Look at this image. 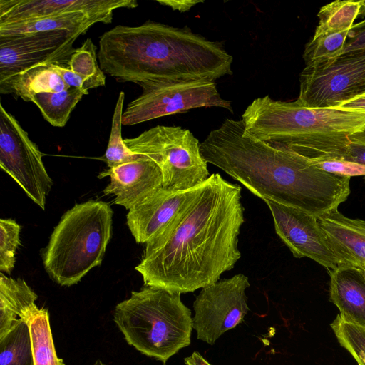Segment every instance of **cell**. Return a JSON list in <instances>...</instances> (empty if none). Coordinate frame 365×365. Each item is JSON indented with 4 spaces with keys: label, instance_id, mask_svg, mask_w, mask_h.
Wrapping results in <instances>:
<instances>
[{
    "label": "cell",
    "instance_id": "1",
    "mask_svg": "<svg viewBox=\"0 0 365 365\" xmlns=\"http://www.w3.org/2000/svg\"><path fill=\"white\" fill-rule=\"evenodd\" d=\"M242 188L213 173L189 207L145 244L135 269L145 286L177 294L216 283L241 257Z\"/></svg>",
    "mask_w": 365,
    "mask_h": 365
},
{
    "label": "cell",
    "instance_id": "2",
    "mask_svg": "<svg viewBox=\"0 0 365 365\" xmlns=\"http://www.w3.org/2000/svg\"><path fill=\"white\" fill-rule=\"evenodd\" d=\"M202 157L252 194L317 217L338 209L350 194L349 177L320 170L309 158L250 135L242 120L227 118L200 143Z\"/></svg>",
    "mask_w": 365,
    "mask_h": 365
},
{
    "label": "cell",
    "instance_id": "3",
    "mask_svg": "<svg viewBox=\"0 0 365 365\" xmlns=\"http://www.w3.org/2000/svg\"><path fill=\"white\" fill-rule=\"evenodd\" d=\"M97 55L104 73L120 82L215 81L233 73V58L222 42L187 26L152 21L106 31Z\"/></svg>",
    "mask_w": 365,
    "mask_h": 365
},
{
    "label": "cell",
    "instance_id": "4",
    "mask_svg": "<svg viewBox=\"0 0 365 365\" xmlns=\"http://www.w3.org/2000/svg\"><path fill=\"white\" fill-rule=\"evenodd\" d=\"M245 129L271 145L308 158H343L349 137L365 130V113L313 108L259 97L242 115Z\"/></svg>",
    "mask_w": 365,
    "mask_h": 365
},
{
    "label": "cell",
    "instance_id": "5",
    "mask_svg": "<svg viewBox=\"0 0 365 365\" xmlns=\"http://www.w3.org/2000/svg\"><path fill=\"white\" fill-rule=\"evenodd\" d=\"M113 319L128 344L165 365L191 343V312L180 294L145 286L118 303Z\"/></svg>",
    "mask_w": 365,
    "mask_h": 365
},
{
    "label": "cell",
    "instance_id": "6",
    "mask_svg": "<svg viewBox=\"0 0 365 365\" xmlns=\"http://www.w3.org/2000/svg\"><path fill=\"white\" fill-rule=\"evenodd\" d=\"M113 210L105 202L77 203L55 227L43 254L44 268L61 286L77 284L103 259L112 234Z\"/></svg>",
    "mask_w": 365,
    "mask_h": 365
},
{
    "label": "cell",
    "instance_id": "7",
    "mask_svg": "<svg viewBox=\"0 0 365 365\" xmlns=\"http://www.w3.org/2000/svg\"><path fill=\"white\" fill-rule=\"evenodd\" d=\"M124 141L133 153L144 155L158 163L164 188L192 189L204 183L210 175L200 143L187 129L157 125Z\"/></svg>",
    "mask_w": 365,
    "mask_h": 365
},
{
    "label": "cell",
    "instance_id": "8",
    "mask_svg": "<svg viewBox=\"0 0 365 365\" xmlns=\"http://www.w3.org/2000/svg\"><path fill=\"white\" fill-rule=\"evenodd\" d=\"M138 85L143 92L127 105L123 125H134L198 108L219 107L233 113L231 102L221 97L215 81H145Z\"/></svg>",
    "mask_w": 365,
    "mask_h": 365
},
{
    "label": "cell",
    "instance_id": "9",
    "mask_svg": "<svg viewBox=\"0 0 365 365\" xmlns=\"http://www.w3.org/2000/svg\"><path fill=\"white\" fill-rule=\"evenodd\" d=\"M365 92V51L342 54L304 67L297 101L313 108H333Z\"/></svg>",
    "mask_w": 365,
    "mask_h": 365
},
{
    "label": "cell",
    "instance_id": "10",
    "mask_svg": "<svg viewBox=\"0 0 365 365\" xmlns=\"http://www.w3.org/2000/svg\"><path fill=\"white\" fill-rule=\"evenodd\" d=\"M42 153L17 120L0 104V167L44 210L53 184Z\"/></svg>",
    "mask_w": 365,
    "mask_h": 365
},
{
    "label": "cell",
    "instance_id": "11",
    "mask_svg": "<svg viewBox=\"0 0 365 365\" xmlns=\"http://www.w3.org/2000/svg\"><path fill=\"white\" fill-rule=\"evenodd\" d=\"M249 287L248 277L240 273L201 289L193 303L192 317L199 340L213 345L243 321L250 310L245 294Z\"/></svg>",
    "mask_w": 365,
    "mask_h": 365
},
{
    "label": "cell",
    "instance_id": "12",
    "mask_svg": "<svg viewBox=\"0 0 365 365\" xmlns=\"http://www.w3.org/2000/svg\"><path fill=\"white\" fill-rule=\"evenodd\" d=\"M83 31L57 30L0 36V81L41 64L68 66L73 45Z\"/></svg>",
    "mask_w": 365,
    "mask_h": 365
},
{
    "label": "cell",
    "instance_id": "13",
    "mask_svg": "<svg viewBox=\"0 0 365 365\" xmlns=\"http://www.w3.org/2000/svg\"><path fill=\"white\" fill-rule=\"evenodd\" d=\"M276 234L296 258L308 257L328 271L345 265L331 249L317 217L299 209L264 200Z\"/></svg>",
    "mask_w": 365,
    "mask_h": 365
},
{
    "label": "cell",
    "instance_id": "14",
    "mask_svg": "<svg viewBox=\"0 0 365 365\" xmlns=\"http://www.w3.org/2000/svg\"><path fill=\"white\" fill-rule=\"evenodd\" d=\"M202 184L184 190L162 187L130 210L126 222L136 242L146 244L170 226L192 202Z\"/></svg>",
    "mask_w": 365,
    "mask_h": 365
},
{
    "label": "cell",
    "instance_id": "15",
    "mask_svg": "<svg viewBox=\"0 0 365 365\" xmlns=\"http://www.w3.org/2000/svg\"><path fill=\"white\" fill-rule=\"evenodd\" d=\"M135 0H0V23L68 13H84L110 24L114 10L133 9Z\"/></svg>",
    "mask_w": 365,
    "mask_h": 365
},
{
    "label": "cell",
    "instance_id": "16",
    "mask_svg": "<svg viewBox=\"0 0 365 365\" xmlns=\"http://www.w3.org/2000/svg\"><path fill=\"white\" fill-rule=\"evenodd\" d=\"M108 175L110 182L104 189V195H114V203L128 210L161 188L163 183L162 170L158 163L140 154L132 161L105 170L99 173L98 178Z\"/></svg>",
    "mask_w": 365,
    "mask_h": 365
},
{
    "label": "cell",
    "instance_id": "17",
    "mask_svg": "<svg viewBox=\"0 0 365 365\" xmlns=\"http://www.w3.org/2000/svg\"><path fill=\"white\" fill-rule=\"evenodd\" d=\"M317 220L344 264L365 266V220L348 217L338 209L318 217Z\"/></svg>",
    "mask_w": 365,
    "mask_h": 365
},
{
    "label": "cell",
    "instance_id": "18",
    "mask_svg": "<svg viewBox=\"0 0 365 365\" xmlns=\"http://www.w3.org/2000/svg\"><path fill=\"white\" fill-rule=\"evenodd\" d=\"M330 301L349 323L365 328V273L359 267L345 264L329 271Z\"/></svg>",
    "mask_w": 365,
    "mask_h": 365
},
{
    "label": "cell",
    "instance_id": "19",
    "mask_svg": "<svg viewBox=\"0 0 365 365\" xmlns=\"http://www.w3.org/2000/svg\"><path fill=\"white\" fill-rule=\"evenodd\" d=\"M36 294L21 278L0 274V337L20 321L29 322L39 310Z\"/></svg>",
    "mask_w": 365,
    "mask_h": 365
},
{
    "label": "cell",
    "instance_id": "20",
    "mask_svg": "<svg viewBox=\"0 0 365 365\" xmlns=\"http://www.w3.org/2000/svg\"><path fill=\"white\" fill-rule=\"evenodd\" d=\"M68 88L52 64L37 65L0 81L1 94H13L27 102H31L36 94L60 92Z\"/></svg>",
    "mask_w": 365,
    "mask_h": 365
},
{
    "label": "cell",
    "instance_id": "21",
    "mask_svg": "<svg viewBox=\"0 0 365 365\" xmlns=\"http://www.w3.org/2000/svg\"><path fill=\"white\" fill-rule=\"evenodd\" d=\"M98 20L84 13L29 19L0 23V36H10L57 30L87 31Z\"/></svg>",
    "mask_w": 365,
    "mask_h": 365
},
{
    "label": "cell",
    "instance_id": "22",
    "mask_svg": "<svg viewBox=\"0 0 365 365\" xmlns=\"http://www.w3.org/2000/svg\"><path fill=\"white\" fill-rule=\"evenodd\" d=\"M88 93L87 91L70 87L60 92L36 94L31 102L38 106L44 119L51 125L62 128L77 103Z\"/></svg>",
    "mask_w": 365,
    "mask_h": 365
},
{
    "label": "cell",
    "instance_id": "23",
    "mask_svg": "<svg viewBox=\"0 0 365 365\" xmlns=\"http://www.w3.org/2000/svg\"><path fill=\"white\" fill-rule=\"evenodd\" d=\"M0 365H34L28 322L20 321L0 337Z\"/></svg>",
    "mask_w": 365,
    "mask_h": 365
},
{
    "label": "cell",
    "instance_id": "24",
    "mask_svg": "<svg viewBox=\"0 0 365 365\" xmlns=\"http://www.w3.org/2000/svg\"><path fill=\"white\" fill-rule=\"evenodd\" d=\"M29 325L34 365H64L56 353L48 309H39L30 319Z\"/></svg>",
    "mask_w": 365,
    "mask_h": 365
},
{
    "label": "cell",
    "instance_id": "25",
    "mask_svg": "<svg viewBox=\"0 0 365 365\" xmlns=\"http://www.w3.org/2000/svg\"><path fill=\"white\" fill-rule=\"evenodd\" d=\"M350 31H317L306 44L303 58L305 66L335 59L344 53Z\"/></svg>",
    "mask_w": 365,
    "mask_h": 365
},
{
    "label": "cell",
    "instance_id": "26",
    "mask_svg": "<svg viewBox=\"0 0 365 365\" xmlns=\"http://www.w3.org/2000/svg\"><path fill=\"white\" fill-rule=\"evenodd\" d=\"M364 4L362 0H337L322 6L317 14L319 22L315 30L351 31Z\"/></svg>",
    "mask_w": 365,
    "mask_h": 365
},
{
    "label": "cell",
    "instance_id": "27",
    "mask_svg": "<svg viewBox=\"0 0 365 365\" xmlns=\"http://www.w3.org/2000/svg\"><path fill=\"white\" fill-rule=\"evenodd\" d=\"M96 49L92 40L88 38L81 47L76 48L68 63L71 71L86 80L88 90L106 84V75L97 61Z\"/></svg>",
    "mask_w": 365,
    "mask_h": 365
},
{
    "label": "cell",
    "instance_id": "28",
    "mask_svg": "<svg viewBox=\"0 0 365 365\" xmlns=\"http://www.w3.org/2000/svg\"><path fill=\"white\" fill-rule=\"evenodd\" d=\"M125 99L123 91L120 92L112 118L111 130L108 146L102 159L112 169L133 160L138 154L133 153L122 138V116Z\"/></svg>",
    "mask_w": 365,
    "mask_h": 365
},
{
    "label": "cell",
    "instance_id": "29",
    "mask_svg": "<svg viewBox=\"0 0 365 365\" xmlns=\"http://www.w3.org/2000/svg\"><path fill=\"white\" fill-rule=\"evenodd\" d=\"M331 327L340 345L359 365H365V328L344 320L339 314Z\"/></svg>",
    "mask_w": 365,
    "mask_h": 365
},
{
    "label": "cell",
    "instance_id": "30",
    "mask_svg": "<svg viewBox=\"0 0 365 365\" xmlns=\"http://www.w3.org/2000/svg\"><path fill=\"white\" fill-rule=\"evenodd\" d=\"M21 226L14 220H0V271L10 274L15 264V254L20 245Z\"/></svg>",
    "mask_w": 365,
    "mask_h": 365
},
{
    "label": "cell",
    "instance_id": "31",
    "mask_svg": "<svg viewBox=\"0 0 365 365\" xmlns=\"http://www.w3.org/2000/svg\"><path fill=\"white\" fill-rule=\"evenodd\" d=\"M309 158L314 165L325 172L343 177L364 176L365 178V165H364L342 158Z\"/></svg>",
    "mask_w": 365,
    "mask_h": 365
},
{
    "label": "cell",
    "instance_id": "32",
    "mask_svg": "<svg viewBox=\"0 0 365 365\" xmlns=\"http://www.w3.org/2000/svg\"><path fill=\"white\" fill-rule=\"evenodd\" d=\"M345 160L365 165V130L349 137Z\"/></svg>",
    "mask_w": 365,
    "mask_h": 365
},
{
    "label": "cell",
    "instance_id": "33",
    "mask_svg": "<svg viewBox=\"0 0 365 365\" xmlns=\"http://www.w3.org/2000/svg\"><path fill=\"white\" fill-rule=\"evenodd\" d=\"M358 51H365V19L352 26L343 54Z\"/></svg>",
    "mask_w": 365,
    "mask_h": 365
},
{
    "label": "cell",
    "instance_id": "34",
    "mask_svg": "<svg viewBox=\"0 0 365 365\" xmlns=\"http://www.w3.org/2000/svg\"><path fill=\"white\" fill-rule=\"evenodd\" d=\"M52 66L59 73L68 87L88 91L86 80L71 71L68 66L59 64H52Z\"/></svg>",
    "mask_w": 365,
    "mask_h": 365
},
{
    "label": "cell",
    "instance_id": "35",
    "mask_svg": "<svg viewBox=\"0 0 365 365\" xmlns=\"http://www.w3.org/2000/svg\"><path fill=\"white\" fill-rule=\"evenodd\" d=\"M344 111L365 113V92L333 108Z\"/></svg>",
    "mask_w": 365,
    "mask_h": 365
},
{
    "label": "cell",
    "instance_id": "36",
    "mask_svg": "<svg viewBox=\"0 0 365 365\" xmlns=\"http://www.w3.org/2000/svg\"><path fill=\"white\" fill-rule=\"evenodd\" d=\"M157 1L163 6H169L173 10H177L180 12L187 11L196 4L203 2L201 0H157Z\"/></svg>",
    "mask_w": 365,
    "mask_h": 365
},
{
    "label": "cell",
    "instance_id": "37",
    "mask_svg": "<svg viewBox=\"0 0 365 365\" xmlns=\"http://www.w3.org/2000/svg\"><path fill=\"white\" fill-rule=\"evenodd\" d=\"M184 361L185 365H212L198 351L185 358Z\"/></svg>",
    "mask_w": 365,
    "mask_h": 365
},
{
    "label": "cell",
    "instance_id": "38",
    "mask_svg": "<svg viewBox=\"0 0 365 365\" xmlns=\"http://www.w3.org/2000/svg\"><path fill=\"white\" fill-rule=\"evenodd\" d=\"M94 365H106V364L103 361H101V360L98 359L95 362Z\"/></svg>",
    "mask_w": 365,
    "mask_h": 365
},
{
    "label": "cell",
    "instance_id": "39",
    "mask_svg": "<svg viewBox=\"0 0 365 365\" xmlns=\"http://www.w3.org/2000/svg\"><path fill=\"white\" fill-rule=\"evenodd\" d=\"M359 267H360L364 271V272L365 273V266Z\"/></svg>",
    "mask_w": 365,
    "mask_h": 365
}]
</instances>
